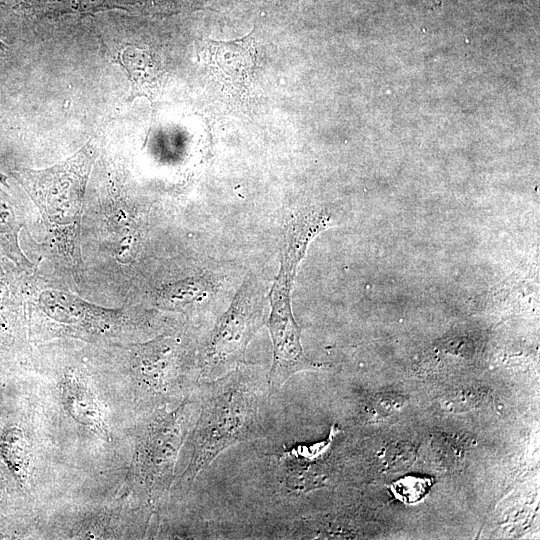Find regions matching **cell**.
Masks as SVG:
<instances>
[{
	"instance_id": "1",
	"label": "cell",
	"mask_w": 540,
	"mask_h": 540,
	"mask_svg": "<svg viewBox=\"0 0 540 540\" xmlns=\"http://www.w3.org/2000/svg\"><path fill=\"white\" fill-rule=\"evenodd\" d=\"M191 436L183 477L191 481L226 449L265 436L263 408L270 396L267 376L246 363L206 382Z\"/></svg>"
},
{
	"instance_id": "2",
	"label": "cell",
	"mask_w": 540,
	"mask_h": 540,
	"mask_svg": "<svg viewBox=\"0 0 540 540\" xmlns=\"http://www.w3.org/2000/svg\"><path fill=\"white\" fill-rule=\"evenodd\" d=\"M96 154L95 143L90 140L57 165L12 172L37 206L60 258L71 267L81 263L84 195Z\"/></svg>"
},
{
	"instance_id": "3",
	"label": "cell",
	"mask_w": 540,
	"mask_h": 540,
	"mask_svg": "<svg viewBox=\"0 0 540 540\" xmlns=\"http://www.w3.org/2000/svg\"><path fill=\"white\" fill-rule=\"evenodd\" d=\"M265 309L262 286L256 278L247 277L201 350L197 362L201 378L210 381L246 363L248 345L266 323Z\"/></svg>"
},
{
	"instance_id": "4",
	"label": "cell",
	"mask_w": 540,
	"mask_h": 540,
	"mask_svg": "<svg viewBox=\"0 0 540 540\" xmlns=\"http://www.w3.org/2000/svg\"><path fill=\"white\" fill-rule=\"evenodd\" d=\"M190 403L158 411L142 430L135 466L140 482L151 492L168 488L187 433Z\"/></svg>"
},
{
	"instance_id": "5",
	"label": "cell",
	"mask_w": 540,
	"mask_h": 540,
	"mask_svg": "<svg viewBox=\"0 0 540 540\" xmlns=\"http://www.w3.org/2000/svg\"><path fill=\"white\" fill-rule=\"evenodd\" d=\"M188 358L180 338L163 335L134 348L132 368L148 392L167 394L182 382Z\"/></svg>"
},
{
	"instance_id": "6",
	"label": "cell",
	"mask_w": 540,
	"mask_h": 540,
	"mask_svg": "<svg viewBox=\"0 0 540 540\" xmlns=\"http://www.w3.org/2000/svg\"><path fill=\"white\" fill-rule=\"evenodd\" d=\"M256 53L254 31L235 40L207 39L203 51L205 65L214 80L231 92H244L250 85Z\"/></svg>"
},
{
	"instance_id": "7",
	"label": "cell",
	"mask_w": 540,
	"mask_h": 540,
	"mask_svg": "<svg viewBox=\"0 0 540 540\" xmlns=\"http://www.w3.org/2000/svg\"><path fill=\"white\" fill-rule=\"evenodd\" d=\"M37 305L53 321L92 334L109 333L123 319L118 310L95 306L57 289L40 291Z\"/></svg>"
},
{
	"instance_id": "8",
	"label": "cell",
	"mask_w": 540,
	"mask_h": 540,
	"mask_svg": "<svg viewBox=\"0 0 540 540\" xmlns=\"http://www.w3.org/2000/svg\"><path fill=\"white\" fill-rule=\"evenodd\" d=\"M17 13L32 18L92 15L108 10L136 12L137 0H6Z\"/></svg>"
},
{
	"instance_id": "9",
	"label": "cell",
	"mask_w": 540,
	"mask_h": 540,
	"mask_svg": "<svg viewBox=\"0 0 540 540\" xmlns=\"http://www.w3.org/2000/svg\"><path fill=\"white\" fill-rule=\"evenodd\" d=\"M61 402L77 423L108 438L109 430L98 399L89 385L76 373H67L60 383Z\"/></svg>"
},
{
	"instance_id": "10",
	"label": "cell",
	"mask_w": 540,
	"mask_h": 540,
	"mask_svg": "<svg viewBox=\"0 0 540 540\" xmlns=\"http://www.w3.org/2000/svg\"><path fill=\"white\" fill-rule=\"evenodd\" d=\"M115 61L126 71L130 81L129 100L136 97L155 98L162 70L159 61L148 49L128 45L116 53Z\"/></svg>"
},
{
	"instance_id": "11",
	"label": "cell",
	"mask_w": 540,
	"mask_h": 540,
	"mask_svg": "<svg viewBox=\"0 0 540 540\" xmlns=\"http://www.w3.org/2000/svg\"><path fill=\"white\" fill-rule=\"evenodd\" d=\"M24 222L12 199L0 189V248L2 253L21 271L28 272L33 264L19 245V232Z\"/></svg>"
},
{
	"instance_id": "12",
	"label": "cell",
	"mask_w": 540,
	"mask_h": 540,
	"mask_svg": "<svg viewBox=\"0 0 540 540\" xmlns=\"http://www.w3.org/2000/svg\"><path fill=\"white\" fill-rule=\"evenodd\" d=\"M0 453L6 466L20 482H26L29 474L30 455L27 441L18 427L6 429L0 440Z\"/></svg>"
},
{
	"instance_id": "13",
	"label": "cell",
	"mask_w": 540,
	"mask_h": 540,
	"mask_svg": "<svg viewBox=\"0 0 540 540\" xmlns=\"http://www.w3.org/2000/svg\"><path fill=\"white\" fill-rule=\"evenodd\" d=\"M211 285L204 278H190L164 287L157 296L158 305L175 309L202 300Z\"/></svg>"
},
{
	"instance_id": "14",
	"label": "cell",
	"mask_w": 540,
	"mask_h": 540,
	"mask_svg": "<svg viewBox=\"0 0 540 540\" xmlns=\"http://www.w3.org/2000/svg\"><path fill=\"white\" fill-rule=\"evenodd\" d=\"M20 288L8 271L0 276V346L12 337V317L20 304Z\"/></svg>"
},
{
	"instance_id": "15",
	"label": "cell",
	"mask_w": 540,
	"mask_h": 540,
	"mask_svg": "<svg viewBox=\"0 0 540 540\" xmlns=\"http://www.w3.org/2000/svg\"><path fill=\"white\" fill-rule=\"evenodd\" d=\"M212 0H137L136 12L167 15L202 8Z\"/></svg>"
},
{
	"instance_id": "16",
	"label": "cell",
	"mask_w": 540,
	"mask_h": 540,
	"mask_svg": "<svg viewBox=\"0 0 540 540\" xmlns=\"http://www.w3.org/2000/svg\"><path fill=\"white\" fill-rule=\"evenodd\" d=\"M254 1L267 5V6H285V5L297 3L300 0H254Z\"/></svg>"
},
{
	"instance_id": "17",
	"label": "cell",
	"mask_w": 540,
	"mask_h": 540,
	"mask_svg": "<svg viewBox=\"0 0 540 540\" xmlns=\"http://www.w3.org/2000/svg\"><path fill=\"white\" fill-rule=\"evenodd\" d=\"M1 254H2V251L0 248V276L4 275L7 272V268H8Z\"/></svg>"
},
{
	"instance_id": "18",
	"label": "cell",
	"mask_w": 540,
	"mask_h": 540,
	"mask_svg": "<svg viewBox=\"0 0 540 540\" xmlns=\"http://www.w3.org/2000/svg\"><path fill=\"white\" fill-rule=\"evenodd\" d=\"M6 46L4 45V43L0 40V53L4 52Z\"/></svg>"
}]
</instances>
